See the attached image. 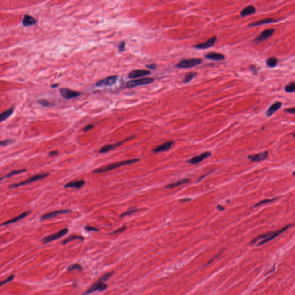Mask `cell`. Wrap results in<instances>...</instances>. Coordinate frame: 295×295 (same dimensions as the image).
<instances>
[{"label": "cell", "mask_w": 295, "mask_h": 295, "mask_svg": "<svg viewBox=\"0 0 295 295\" xmlns=\"http://www.w3.org/2000/svg\"><path fill=\"white\" fill-rule=\"evenodd\" d=\"M292 226V225H287L285 227H283L282 228L280 229V230H278V231H274V232H268V233H266V234L260 235V236H258L256 238H255L254 239H253L251 241V244H256V243H258V246L264 244L265 243L271 241L274 238L277 237L278 236H279L280 234H282V232H284V231H285L288 228H289Z\"/></svg>", "instance_id": "6da1fadb"}, {"label": "cell", "mask_w": 295, "mask_h": 295, "mask_svg": "<svg viewBox=\"0 0 295 295\" xmlns=\"http://www.w3.org/2000/svg\"><path fill=\"white\" fill-rule=\"evenodd\" d=\"M113 274L114 272H112L110 273H106L104 275H103L102 277L99 278V280L97 281V282L94 283L84 293L83 295H89L96 291H103L106 290V289L108 288V286L104 283V282L107 280H109Z\"/></svg>", "instance_id": "7a4b0ae2"}, {"label": "cell", "mask_w": 295, "mask_h": 295, "mask_svg": "<svg viewBox=\"0 0 295 295\" xmlns=\"http://www.w3.org/2000/svg\"><path fill=\"white\" fill-rule=\"evenodd\" d=\"M140 160V159H134L128 160H124V161H121V162H118L116 163H111L110 164L106 165L105 166H103L101 168H99L96 170H95L93 172L96 174H100V173H104V172L110 171L113 170H114L117 168L120 167L121 166H125V165H129L131 164H134V163H137Z\"/></svg>", "instance_id": "3957f363"}, {"label": "cell", "mask_w": 295, "mask_h": 295, "mask_svg": "<svg viewBox=\"0 0 295 295\" xmlns=\"http://www.w3.org/2000/svg\"><path fill=\"white\" fill-rule=\"evenodd\" d=\"M49 174L47 173V172H44V173H41V174H37L35 175L31 176V178L27 179L26 181H22V182H20L18 183H15V184L10 185V188H12V189L18 188V187H20L22 186L30 184V183H32L34 182L43 179L45 178H46L47 176H49Z\"/></svg>", "instance_id": "277c9868"}, {"label": "cell", "mask_w": 295, "mask_h": 295, "mask_svg": "<svg viewBox=\"0 0 295 295\" xmlns=\"http://www.w3.org/2000/svg\"><path fill=\"white\" fill-rule=\"evenodd\" d=\"M202 63V60L199 58H191L189 59L182 60L176 64V66L180 69L190 68L197 66Z\"/></svg>", "instance_id": "5b68a950"}, {"label": "cell", "mask_w": 295, "mask_h": 295, "mask_svg": "<svg viewBox=\"0 0 295 295\" xmlns=\"http://www.w3.org/2000/svg\"><path fill=\"white\" fill-rule=\"evenodd\" d=\"M154 81V79L148 78V77L139 79L132 80L129 81L126 83V87L128 88H133L138 86H140V85L151 84Z\"/></svg>", "instance_id": "8992f818"}, {"label": "cell", "mask_w": 295, "mask_h": 295, "mask_svg": "<svg viewBox=\"0 0 295 295\" xmlns=\"http://www.w3.org/2000/svg\"><path fill=\"white\" fill-rule=\"evenodd\" d=\"M118 80V76H111L107 77L105 79L101 80L95 84L96 87H110L115 84Z\"/></svg>", "instance_id": "52a82bcc"}, {"label": "cell", "mask_w": 295, "mask_h": 295, "mask_svg": "<svg viewBox=\"0 0 295 295\" xmlns=\"http://www.w3.org/2000/svg\"><path fill=\"white\" fill-rule=\"evenodd\" d=\"M68 232V228H64V229H62L60 231L58 232L57 233L49 235V236H47L43 238L42 239V243L43 244H46V243H48L53 242L54 240H57L58 239L64 236V235H65Z\"/></svg>", "instance_id": "ba28073f"}, {"label": "cell", "mask_w": 295, "mask_h": 295, "mask_svg": "<svg viewBox=\"0 0 295 295\" xmlns=\"http://www.w3.org/2000/svg\"><path fill=\"white\" fill-rule=\"evenodd\" d=\"M134 137H135L134 136H132L129 137V138H127L123 140L122 141L118 142H117V143L112 144L106 145H104V146L102 147V148H101L100 150V153H106V152H110L111 150H113L114 149H115V148H117V147H118V146L122 145L125 142L129 141V140H132L133 138H134Z\"/></svg>", "instance_id": "9c48e42d"}, {"label": "cell", "mask_w": 295, "mask_h": 295, "mask_svg": "<svg viewBox=\"0 0 295 295\" xmlns=\"http://www.w3.org/2000/svg\"><path fill=\"white\" fill-rule=\"evenodd\" d=\"M62 96L66 99H71L79 96L81 93L70 89L69 88H62L59 90Z\"/></svg>", "instance_id": "30bf717a"}, {"label": "cell", "mask_w": 295, "mask_h": 295, "mask_svg": "<svg viewBox=\"0 0 295 295\" xmlns=\"http://www.w3.org/2000/svg\"><path fill=\"white\" fill-rule=\"evenodd\" d=\"M72 212L71 210L69 209H65V210H58V211H51L50 213H47L46 214H44L43 216L40 217V220L41 221L46 220H48L50 219H51L53 217H55L59 215H62V214H66L68 213Z\"/></svg>", "instance_id": "8fae6325"}, {"label": "cell", "mask_w": 295, "mask_h": 295, "mask_svg": "<svg viewBox=\"0 0 295 295\" xmlns=\"http://www.w3.org/2000/svg\"><path fill=\"white\" fill-rule=\"evenodd\" d=\"M211 155V152H210L209 151H207V152H205L203 154H201L200 155L194 156L193 158H192L191 159L189 160L187 162L189 163V164H197L198 163L201 162L203 160L210 157Z\"/></svg>", "instance_id": "7c38bea8"}, {"label": "cell", "mask_w": 295, "mask_h": 295, "mask_svg": "<svg viewBox=\"0 0 295 295\" xmlns=\"http://www.w3.org/2000/svg\"><path fill=\"white\" fill-rule=\"evenodd\" d=\"M274 32V30L272 28L265 30L262 32V33L260 34V36L256 38L254 40V42L256 43H260V42H264V40L269 39L271 36L273 35Z\"/></svg>", "instance_id": "4fadbf2b"}, {"label": "cell", "mask_w": 295, "mask_h": 295, "mask_svg": "<svg viewBox=\"0 0 295 295\" xmlns=\"http://www.w3.org/2000/svg\"><path fill=\"white\" fill-rule=\"evenodd\" d=\"M216 39H217V37L216 36H215L211 38H210L209 39L207 40L206 42L196 44L193 46V47L195 49H200V50L209 49L215 44V43H216Z\"/></svg>", "instance_id": "5bb4252c"}, {"label": "cell", "mask_w": 295, "mask_h": 295, "mask_svg": "<svg viewBox=\"0 0 295 295\" xmlns=\"http://www.w3.org/2000/svg\"><path fill=\"white\" fill-rule=\"evenodd\" d=\"M150 74V72L148 70H133L129 73L128 77L129 79H137L148 76Z\"/></svg>", "instance_id": "9a60e30c"}, {"label": "cell", "mask_w": 295, "mask_h": 295, "mask_svg": "<svg viewBox=\"0 0 295 295\" xmlns=\"http://www.w3.org/2000/svg\"><path fill=\"white\" fill-rule=\"evenodd\" d=\"M31 211H24L22 213V214L19 215L18 216H16L15 217H14L13 219L9 220L7 221H5L4 223H2V224H0V227L1 226H5V225H7L11 224H13L14 223H16L18 221L20 220H22L23 219L25 218L26 217H27V216H28L30 213H31Z\"/></svg>", "instance_id": "2e32d148"}, {"label": "cell", "mask_w": 295, "mask_h": 295, "mask_svg": "<svg viewBox=\"0 0 295 295\" xmlns=\"http://www.w3.org/2000/svg\"><path fill=\"white\" fill-rule=\"evenodd\" d=\"M269 154L268 151H264L263 152H260L259 154H254V155H250L248 156V158L251 160L252 162H260L262 160H264L265 159L268 158Z\"/></svg>", "instance_id": "e0dca14e"}, {"label": "cell", "mask_w": 295, "mask_h": 295, "mask_svg": "<svg viewBox=\"0 0 295 295\" xmlns=\"http://www.w3.org/2000/svg\"><path fill=\"white\" fill-rule=\"evenodd\" d=\"M174 144V141H167L166 142H164L163 144L160 145L158 146H157L156 148H155L152 151L154 153H159V152H162L166 151V150H170Z\"/></svg>", "instance_id": "ac0fdd59"}, {"label": "cell", "mask_w": 295, "mask_h": 295, "mask_svg": "<svg viewBox=\"0 0 295 295\" xmlns=\"http://www.w3.org/2000/svg\"><path fill=\"white\" fill-rule=\"evenodd\" d=\"M85 184V182L83 180L79 181H72L65 185V188H72L79 189L83 187Z\"/></svg>", "instance_id": "d6986e66"}, {"label": "cell", "mask_w": 295, "mask_h": 295, "mask_svg": "<svg viewBox=\"0 0 295 295\" xmlns=\"http://www.w3.org/2000/svg\"><path fill=\"white\" fill-rule=\"evenodd\" d=\"M282 106V103L280 101H276L273 103L272 105L269 107L266 112V115L267 117H270L274 114L278 110H279Z\"/></svg>", "instance_id": "ffe728a7"}, {"label": "cell", "mask_w": 295, "mask_h": 295, "mask_svg": "<svg viewBox=\"0 0 295 295\" xmlns=\"http://www.w3.org/2000/svg\"><path fill=\"white\" fill-rule=\"evenodd\" d=\"M280 20H276L273 18H265L261 20L260 21L252 23L248 25V26L255 27L258 26H261V25H264L267 24H270V23H277L279 22Z\"/></svg>", "instance_id": "44dd1931"}, {"label": "cell", "mask_w": 295, "mask_h": 295, "mask_svg": "<svg viewBox=\"0 0 295 295\" xmlns=\"http://www.w3.org/2000/svg\"><path fill=\"white\" fill-rule=\"evenodd\" d=\"M36 20L35 18L29 14H25L23 19L22 24L23 26L28 27L35 25L36 24Z\"/></svg>", "instance_id": "7402d4cb"}, {"label": "cell", "mask_w": 295, "mask_h": 295, "mask_svg": "<svg viewBox=\"0 0 295 295\" xmlns=\"http://www.w3.org/2000/svg\"><path fill=\"white\" fill-rule=\"evenodd\" d=\"M205 58L211 61H223L225 59L224 55L218 53H209L205 55Z\"/></svg>", "instance_id": "603a6c76"}, {"label": "cell", "mask_w": 295, "mask_h": 295, "mask_svg": "<svg viewBox=\"0 0 295 295\" xmlns=\"http://www.w3.org/2000/svg\"><path fill=\"white\" fill-rule=\"evenodd\" d=\"M256 8L253 5H249L243 9L240 12V15L242 17L244 18L256 13Z\"/></svg>", "instance_id": "cb8c5ba5"}, {"label": "cell", "mask_w": 295, "mask_h": 295, "mask_svg": "<svg viewBox=\"0 0 295 295\" xmlns=\"http://www.w3.org/2000/svg\"><path fill=\"white\" fill-rule=\"evenodd\" d=\"M190 180L189 179L185 178V179H182L176 181V182H173L172 183H170V184H169V185H167V186H166V187L167 188V189H173V188L178 187V186H181V185H184V184H186V183H190Z\"/></svg>", "instance_id": "d4e9b609"}, {"label": "cell", "mask_w": 295, "mask_h": 295, "mask_svg": "<svg viewBox=\"0 0 295 295\" xmlns=\"http://www.w3.org/2000/svg\"><path fill=\"white\" fill-rule=\"evenodd\" d=\"M14 109V108L13 107H12L9 108V109L1 113L0 114V122L4 121L6 119H8L9 117H10L11 115L13 113Z\"/></svg>", "instance_id": "484cf974"}, {"label": "cell", "mask_w": 295, "mask_h": 295, "mask_svg": "<svg viewBox=\"0 0 295 295\" xmlns=\"http://www.w3.org/2000/svg\"><path fill=\"white\" fill-rule=\"evenodd\" d=\"M77 239H79V240H84V238L81 236H79V235H71L69 237L66 238L65 239L64 241L62 243L64 244H66L68 243L71 242L73 240H77Z\"/></svg>", "instance_id": "4316f807"}, {"label": "cell", "mask_w": 295, "mask_h": 295, "mask_svg": "<svg viewBox=\"0 0 295 295\" xmlns=\"http://www.w3.org/2000/svg\"><path fill=\"white\" fill-rule=\"evenodd\" d=\"M277 59L274 57L269 58L266 61V65L270 68H274L277 65Z\"/></svg>", "instance_id": "83f0119b"}, {"label": "cell", "mask_w": 295, "mask_h": 295, "mask_svg": "<svg viewBox=\"0 0 295 295\" xmlns=\"http://www.w3.org/2000/svg\"><path fill=\"white\" fill-rule=\"evenodd\" d=\"M196 75H197V73H195V72H190L189 73H188L187 75L186 76L185 79L183 81V83L184 84H187V83H189L190 81H191L192 80L194 79Z\"/></svg>", "instance_id": "f1b7e54d"}, {"label": "cell", "mask_w": 295, "mask_h": 295, "mask_svg": "<svg viewBox=\"0 0 295 295\" xmlns=\"http://www.w3.org/2000/svg\"><path fill=\"white\" fill-rule=\"evenodd\" d=\"M140 211V209H137L136 207H132L130 209H129L128 211H127L124 212L123 213H122L120 216V217H125V216H130L133 213H136V212H137Z\"/></svg>", "instance_id": "f546056e"}, {"label": "cell", "mask_w": 295, "mask_h": 295, "mask_svg": "<svg viewBox=\"0 0 295 295\" xmlns=\"http://www.w3.org/2000/svg\"><path fill=\"white\" fill-rule=\"evenodd\" d=\"M285 91L286 92L293 93L295 91V83L294 82L291 83L290 84L287 85L285 87Z\"/></svg>", "instance_id": "4dcf8cb0"}, {"label": "cell", "mask_w": 295, "mask_h": 295, "mask_svg": "<svg viewBox=\"0 0 295 295\" xmlns=\"http://www.w3.org/2000/svg\"><path fill=\"white\" fill-rule=\"evenodd\" d=\"M26 169L18 170H14V171H11V172H9V174L6 176V178H10V177H11V176L18 175V174H21V173H23V172H26Z\"/></svg>", "instance_id": "1f68e13d"}, {"label": "cell", "mask_w": 295, "mask_h": 295, "mask_svg": "<svg viewBox=\"0 0 295 295\" xmlns=\"http://www.w3.org/2000/svg\"><path fill=\"white\" fill-rule=\"evenodd\" d=\"M82 270V266L79 264H72L69 266L68 268V272H72L73 270Z\"/></svg>", "instance_id": "d6a6232c"}, {"label": "cell", "mask_w": 295, "mask_h": 295, "mask_svg": "<svg viewBox=\"0 0 295 295\" xmlns=\"http://www.w3.org/2000/svg\"><path fill=\"white\" fill-rule=\"evenodd\" d=\"M277 197H276V198H273V199H264V200H262L260 201V203H257L256 204V205L254 206V207H258V206H260V205H262V204H264V203H272V202H273L274 201H276V199H277Z\"/></svg>", "instance_id": "836d02e7"}, {"label": "cell", "mask_w": 295, "mask_h": 295, "mask_svg": "<svg viewBox=\"0 0 295 295\" xmlns=\"http://www.w3.org/2000/svg\"><path fill=\"white\" fill-rule=\"evenodd\" d=\"M14 275H11V276H10L9 277L7 278L6 279H5L4 281H0V287L2 286V285H4V284H7L8 282H10V281L13 280V278H14Z\"/></svg>", "instance_id": "e575fe53"}, {"label": "cell", "mask_w": 295, "mask_h": 295, "mask_svg": "<svg viewBox=\"0 0 295 295\" xmlns=\"http://www.w3.org/2000/svg\"><path fill=\"white\" fill-rule=\"evenodd\" d=\"M38 103L42 107H50V106H52V104L49 101L46 100H43V99L39 100L38 101Z\"/></svg>", "instance_id": "d590c367"}, {"label": "cell", "mask_w": 295, "mask_h": 295, "mask_svg": "<svg viewBox=\"0 0 295 295\" xmlns=\"http://www.w3.org/2000/svg\"><path fill=\"white\" fill-rule=\"evenodd\" d=\"M85 229L88 232H98V231H99V229H98L97 228L92 227V226H90V225L85 226Z\"/></svg>", "instance_id": "8d00e7d4"}, {"label": "cell", "mask_w": 295, "mask_h": 295, "mask_svg": "<svg viewBox=\"0 0 295 295\" xmlns=\"http://www.w3.org/2000/svg\"><path fill=\"white\" fill-rule=\"evenodd\" d=\"M13 142H14V140H6L0 141V146H5L8 145L10 144H12Z\"/></svg>", "instance_id": "74e56055"}, {"label": "cell", "mask_w": 295, "mask_h": 295, "mask_svg": "<svg viewBox=\"0 0 295 295\" xmlns=\"http://www.w3.org/2000/svg\"><path fill=\"white\" fill-rule=\"evenodd\" d=\"M126 229V226H125V225H124V226H123L122 227L120 228H119V229L115 230V231H114V232L112 233V234H119V233H122V232H123L124 231H125Z\"/></svg>", "instance_id": "f35d334b"}, {"label": "cell", "mask_w": 295, "mask_h": 295, "mask_svg": "<svg viewBox=\"0 0 295 295\" xmlns=\"http://www.w3.org/2000/svg\"><path fill=\"white\" fill-rule=\"evenodd\" d=\"M125 44H126V43H125L124 41L122 42L119 44V46H118V49H119V51L120 52L124 51L125 49Z\"/></svg>", "instance_id": "ab89813d"}, {"label": "cell", "mask_w": 295, "mask_h": 295, "mask_svg": "<svg viewBox=\"0 0 295 295\" xmlns=\"http://www.w3.org/2000/svg\"><path fill=\"white\" fill-rule=\"evenodd\" d=\"M249 69H250L254 75H256L257 73H258V68H257L256 66H254V65H250V66H249Z\"/></svg>", "instance_id": "60d3db41"}, {"label": "cell", "mask_w": 295, "mask_h": 295, "mask_svg": "<svg viewBox=\"0 0 295 295\" xmlns=\"http://www.w3.org/2000/svg\"><path fill=\"white\" fill-rule=\"evenodd\" d=\"M94 128V125H92V124H89V125H87L86 126L84 127V129H83V130L85 132H88L89 130L92 129L93 128Z\"/></svg>", "instance_id": "b9f144b4"}, {"label": "cell", "mask_w": 295, "mask_h": 295, "mask_svg": "<svg viewBox=\"0 0 295 295\" xmlns=\"http://www.w3.org/2000/svg\"><path fill=\"white\" fill-rule=\"evenodd\" d=\"M146 67L149 69H152V70H155L157 68V65L156 64H152L150 65H146Z\"/></svg>", "instance_id": "7bdbcfd3"}, {"label": "cell", "mask_w": 295, "mask_h": 295, "mask_svg": "<svg viewBox=\"0 0 295 295\" xmlns=\"http://www.w3.org/2000/svg\"><path fill=\"white\" fill-rule=\"evenodd\" d=\"M58 154V152L56 150H53V151H51L49 152V154L50 156H57V154Z\"/></svg>", "instance_id": "ee69618b"}, {"label": "cell", "mask_w": 295, "mask_h": 295, "mask_svg": "<svg viewBox=\"0 0 295 295\" xmlns=\"http://www.w3.org/2000/svg\"><path fill=\"white\" fill-rule=\"evenodd\" d=\"M285 111H286V112L292 113V114H294V113H295V108L293 107V108H292V109H288L285 110Z\"/></svg>", "instance_id": "f6af8a7d"}, {"label": "cell", "mask_w": 295, "mask_h": 295, "mask_svg": "<svg viewBox=\"0 0 295 295\" xmlns=\"http://www.w3.org/2000/svg\"><path fill=\"white\" fill-rule=\"evenodd\" d=\"M217 208L219 211H223L224 210V207H223V206L220 205H218L217 207Z\"/></svg>", "instance_id": "bcb514c9"}, {"label": "cell", "mask_w": 295, "mask_h": 295, "mask_svg": "<svg viewBox=\"0 0 295 295\" xmlns=\"http://www.w3.org/2000/svg\"><path fill=\"white\" fill-rule=\"evenodd\" d=\"M59 85V84H54L51 85V87L53 88H57Z\"/></svg>", "instance_id": "7dc6e473"}, {"label": "cell", "mask_w": 295, "mask_h": 295, "mask_svg": "<svg viewBox=\"0 0 295 295\" xmlns=\"http://www.w3.org/2000/svg\"><path fill=\"white\" fill-rule=\"evenodd\" d=\"M5 178H6V176H4V177H2V178H0V181H2V180H3V179H5Z\"/></svg>", "instance_id": "c3c4849f"}]
</instances>
